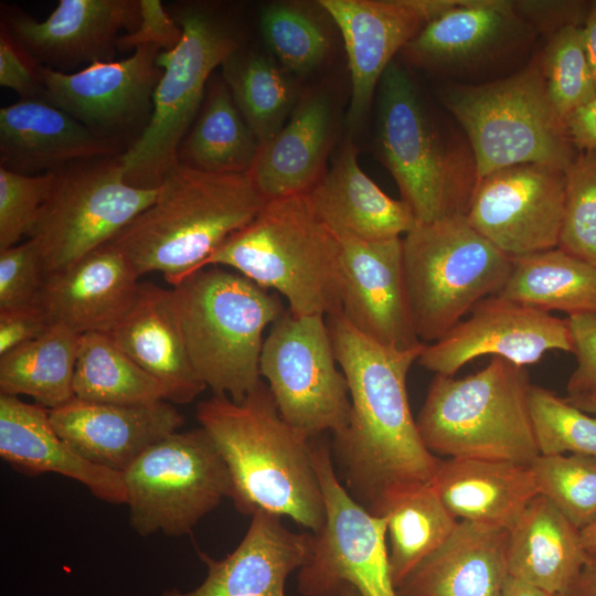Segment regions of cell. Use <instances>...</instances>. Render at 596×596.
I'll use <instances>...</instances> for the list:
<instances>
[{
    "mask_svg": "<svg viewBox=\"0 0 596 596\" xmlns=\"http://www.w3.org/2000/svg\"><path fill=\"white\" fill-rule=\"evenodd\" d=\"M566 319L572 353L577 362L567 383V395L596 392V312L572 315Z\"/></svg>",
    "mask_w": 596,
    "mask_h": 596,
    "instance_id": "obj_48",
    "label": "cell"
},
{
    "mask_svg": "<svg viewBox=\"0 0 596 596\" xmlns=\"http://www.w3.org/2000/svg\"><path fill=\"white\" fill-rule=\"evenodd\" d=\"M260 145L223 77L210 79L200 111L178 149V163L211 173H248Z\"/></svg>",
    "mask_w": 596,
    "mask_h": 596,
    "instance_id": "obj_33",
    "label": "cell"
},
{
    "mask_svg": "<svg viewBox=\"0 0 596 596\" xmlns=\"http://www.w3.org/2000/svg\"><path fill=\"white\" fill-rule=\"evenodd\" d=\"M57 434L83 458L124 472L146 449L184 424L168 401L123 405L82 401L49 409Z\"/></svg>",
    "mask_w": 596,
    "mask_h": 596,
    "instance_id": "obj_21",
    "label": "cell"
},
{
    "mask_svg": "<svg viewBox=\"0 0 596 596\" xmlns=\"http://www.w3.org/2000/svg\"><path fill=\"white\" fill-rule=\"evenodd\" d=\"M76 398L137 405L166 400L163 386L130 359L107 333L81 334L73 380Z\"/></svg>",
    "mask_w": 596,
    "mask_h": 596,
    "instance_id": "obj_37",
    "label": "cell"
},
{
    "mask_svg": "<svg viewBox=\"0 0 596 596\" xmlns=\"http://www.w3.org/2000/svg\"><path fill=\"white\" fill-rule=\"evenodd\" d=\"M529 407L540 455L596 457V415L533 384L529 392Z\"/></svg>",
    "mask_w": 596,
    "mask_h": 596,
    "instance_id": "obj_42",
    "label": "cell"
},
{
    "mask_svg": "<svg viewBox=\"0 0 596 596\" xmlns=\"http://www.w3.org/2000/svg\"><path fill=\"white\" fill-rule=\"evenodd\" d=\"M582 36L586 57L596 86V2H593L582 24Z\"/></svg>",
    "mask_w": 596,
    "mask_h": 596,
    "instance_id": "obj_51",
    "label": "cell"
},
{
    "mask_svg": "<svg viewBox=\"0 0 596 596\" xmlns=\"http://www.w3.org/2000/svg\"><path fill=\"white\" fill-rule=\"evenodd\" d=\"M333 107L323 92L301 97L284 127L262 145L248 172L266 200L309 193L326 173Z\"/></svg>",
    "mask_w": 596,
    "mask_h": 596,
    "instance_id": "obj_29",
    "label": "cell"
},
{
    "mask_svg": "<svg viewBox=\"0 0 596 596\" xmlns=\"http://www.w3.org/2000/svg\"><path fill=\"white\" fill-rule=\"evenodd\" d=\"M310 449L326 521L299 570V593L339 596L348 584L361 596H398L390 570L385 517L366 511L341 485L331 449L320 436L310 439Z\"/></svg>",
    "mask_w": 596,
    "mask_h": 596,
    "instance_id": "obj_14",
    "label": "cell"
},
{
    "mask_svg": "<svg viewBox=\"0 0 596 596\" xmlns=\"http://www.w3.org/2000/svg\"><path fill=\"white\" fill-rule=\"evenodd\" d=\"M123 475L129 523L141 536L188 534L232 494L227 466L201 426L150 446Z\"/></svg>",
    "mask_w": 596,
    "mask_h": 596,
    "instance_id": "obj_12",
    "label": "cell"
},
{
    "mask_svg": "<svg viewBox=\"0 0 596 596\" xmlns=\"http://www.w3.org/2000/svg\"><path fill=\"white\" fill-rule=\"evenodd\" d=\"M383 517L390 570L396 588L447 540L459 521L445 507L433 482L394 499Z\"/></svg>",
    "mask_w": 596,
    "mask_h": 596,
    "instance_id": "obj_38",
    "label": "cell"
},
{
    "mask_svg": "<svg viewBox=\"0 0 596 596\" xmlns=\"http://www.w3.org/2000/svg\"><path fill=\"white\" fill-rule=\"evenodd\" d=\"M171 287L195 372L213 395L242 402L262 380L263 334L287 311L281 299L221 266L199 269Z\"/></svg>",
    "mask_w": 596,
    "mask_h": 596,
    "instance_id": "obj_5",
    "label": "cell"
},
{
    "mask_svg": "<svg viewBox=\"0 0 596 596\" xmlns=\"http://www.w3.org/2000/svg\"><path fill=\"white\" fill-rule=\"evenodd\" d=\"M139 278L126 257L106 244L45 277L38 305L51 326L78 334L109 333L129 309Z\"/></svg>",
    "mask_w": 596,
    "mask_h": 596,
    "instance_id": "obj_23",
    "label": "cell"
},
{
    "mask_svg": "<svg viewBox=\"0 0 596 596\" xmlns=\"http://www.w3.org/2000/svg\"><path fill=\"white\" fill-rule=\"evenodd\" d=\"M44 279L40 255L30 240L0 251V311L38 305Z\"/></svg>",
    "mask_w": 596,
    "mask_h": 596,
    "instance_id": "obj_45",
    "label": "cell"
},
{
    "mask_svg": "<svg viewBox=\"0 0 596 596\" xmlns=\"http://www.w3.org/2000/svg\"><path fill=\"white\" fill-rule=\"evenodd\" d=\"M587 557L581 530L542 494L509 531L508 575L551 596L570 593Z\"/></svg>",
    "mask_w": 596,
    "mask_h": 596,
    "instance_id": "obj_32",
    "label": "cell"
},
{
    "mask_svg": "<svg viewBox=\"0 0 596 596\" xmlns=\"http://www.w3.org/2000/svg\"><path fill=\"white\" fill-rule=\"evenodd\" d=\"M402 249L412 320L425 344L444 337L482 299L497 295L513 264L466 215L416 223L402 237Z\"/></svg>",
    "mask_w": 596,
    "mask_h": 596,
    "instance_id": "obj_9",
    "label": "cell"
},
{
    "mask_svg": "<svg viewBox=\"0 0 596 596\" xmlns=\"http://www.w3.org/2000/svg\"><path fill=\"white\" fill-rule=\"evenodd\" d=\"M195 415L227 466L238 512L263 510L321 531L326 509L311 438L285 422L263 380L242 402L213 395L198 404Z\"/></svg>",
    "mask_w": 596,
    "mask_h": 596,
    "instance_id": "obj_2",
    "label": "cell"
},
{
    "mask_svg": "<svg viewBox=\"0 0 596 596\" xmlns=\"http://www.w3.org/2000/svg\"><path fill=\"white\" fill-rule=\"evenodd\" d=\"M530 465L540 494L577 529L596 522V457L539 455Z\"/></svg>",
    "mask_w": 596,
    "mask_h": 596,
    "instance_id": "obj_40",
    "label": "cell"
},
{
    "mask_svg": "<svg viewBox=\"0 0 596 596\" xmlns=\"http://www.w3.org/2000/svg\"><path fill=\"white\" fill-rule=\"evenodd\" d=\"M570 141L578 151H596V97L565 119Z\"/></svg>",
    "mask_w": 596,
    "mask_h": 596,
    "instance_id": "obj_50",
    "label": "cell"
},
{
    "mask_svg": "<svg viewBox=\"0 0 596 596\" xmlns=\"http://www.w3.org/2000/svg\"><path fill=\"white\" fill-rule=\"evenodd\" d=\"M555 350L572 352L567 319L492 295L444 337L424 344L417 362L435 374L453 376L482 355L526 366Z\"/></svg>",
    "mask_w": 596,
    "mask_h": 596,
    "instance_id": "obj_17",
    "label": "cell"
},
{
    "mask_svg": "<svg viewBox=\"0 0 596 596\" xmlns=\"http://www.w3.org/2000/svg\"><path fill=\"white\" fill-rule=\"evenodd\" d=\"M259 374L287 424L307 438L341 433L351 413L349 385L324 316L287 310L264 339Z\"/></svg>",
    "mask_w": 596,
    "mask_h": 596,
    "instance_id": "obj_13",
    "label": "cell"
},
{
    "mask_svg": "<svg viewBox=\"0 0 596 596\" xmlns=\"http://www.w3.org/2000/svg\"><path fill=\"white\" fill-rule=\"evenodd\" d=\"M54 179V171L29 175L0 167V251L29 236Z\"/></svg>",
    "mask_w": 596,
    "mask_h": 596,
    "instance_id": "obj_44",
    "label": "cell"
},
{
    "mask_svg": "<svg viewBox=\"0 0 596 596\" xmlns=\"http://www.w3.org/2000/svg\"><path fill=\"white\" fill-rule=\"evenodd\" d=\"M115 155L123 152L45 100H19L0 109V167L9 171L35 175Z\"/></svg>",
    "mask_w": 596,
    "mask_h": 596,
    "instance_id": "obj_24",
    "label": "cell"
},
{
    "mask_svg": "<svg viewBox=\"0 0 596 596\" xmlns=\"http://www.w3.org/2000/svg\"><path fill=\"white\" fill-rule=\"evenodd\" d=\"M139 21L140 0H60L43 21L15 6H1V26L39 64L64 73L113 61L119 32H134Z\"/></svg>",
    "mask_w": 596,
    "mask_h": 596,
    "instance_id": "obj_19",
    "label": "cell"
},
{
    "mask_svg": "<svg viewBox=\"0 0 596 596\" xmlns=\"http://www.w3.org/2000/svg\"><path fill=\"white\" fill-rule=\"evenodd\" d=\"M222 77L259 145L284 127L296 106L289 74L269 55L241 45L222 63Z\"/></svg>",
    "mask_w": 596,
    "mask_h": 596,
    "instance_id": "obj_36",
    "label": "cell"
},
{
    "mask_svg": "<svg viewBox=\"0 0 596 596\" xmlns=\"http://www.w3.org/2000/svg\"><path fill=\"white\" fill-rule=\"evenodd\" d=\"M326 319L351 400L348 425L333 435L331 456L351 497L383 517L394 499L430 483L441 460L425 446L406 390L424 344L395 350L362 336L341 312Z\"/></svg>",
    "mask_w": 596,
    "mask_h": 596,
    "instance_id": "obj_1",
    "label": "cell"
},
{
    "mask_svg": "<svg viewBox=\"0 0 596 596\" xmlns=\"http://www.w3.org/2000/svg\"><path fill=\"white\" fill-rule=\"evenodd\" d=\"M572 596H596V555H589L576 582L571 588Z\"/></svg>",
    "mask_w": 596,
    "mask_h": 596,
    "instance_id": "obj_52",
    "label": "cell"
},
{
    "mask_svg": "<svg viewBox=\"0 0 596 596\" xmlns=\"http://www.w3.org/2000/svg\"><path fill=\"white\" fill-rule=\"evenodd\" d=\"M444 103L468 137L478 180L523 163L565 171L577 155L549 97L541 58L502 79L450 87Z\"/></svg>",
    "mask_w": 596,
    "mask_h": 596,
    "instance_id": "obj_8",
    "label": "cell"
},
{
    "mask_svg": "<svg viewBox=\"0 0 596 596\" xmlns=\"http://www.w3.org/2000/svg\"><path fill=\"white\" fill-rule=\"evenodd\" d=\"M376 147L417 223L466 215L478 179L457 172L412 77L394 61L379 83Z\"/></svg>",
    "mask_w": 596,
    "mask_h": 596,
    "instance_id": "obj_11",
    "label": "cell"
},
{
    "mask_svg": "<svg viewBox=\"0 0 596 596\" xmlns=\"http://www.w3.org/2000/svg\"><path fill=\"white\" fill-rule=\"evenodd\" d=\"M555 596H572V595H570V594H557Z\"/></svg>",
    "mask_w": 596,
    "mask_h": 596,
    "instance_id": "obj_57",
    "label": "cell"
},
{
    "mask_svg": "<svg viewBox=\"0 0 596 596\" xmlns=\"http://www.w3.org/2000/svg\"><path fill=\"white\" fill-rule=\"evenodd\" d=\"M182 30L160 0H140V21L134 32L121 34L117 42L120 52L142 45H155L161 51L174 49Z\"/></svg>",
    "mask_w": 596,
    "mask_h": 596,
    "instance_id": "obj_47",
    "label": "cell"
},
{
    "mask_svg": "<svg viewBox=\"0 0 596 596\" xmlns=\"http://www.w3.org/2000/svg\"><path fill=\"white\" fill-rule=\"evenodd\" d=\"M107 334L163 386L168 402L191 403L206 389L187 352L170 289L140 283L129 309Z\"/></svg>",
    "mask_w": 596,
    "mask_h": 596,
    "instance_id": "obj_26",
    "label": "cell"
},
{
    "mask_svg": "<svg viewBox=\"0 0 596 596\" xmlns=\"http://www.w3.org/2000/svg\"><path fill=\"white\" fill-rule=\"evenodd\" d=\"M456 0H320L343 38L351 79L347 123L355 131L370 110L375 88L417 33Z\"/></svg>",
    "mask_w": 596,
    "mask_h": 596,
    "instance_id": "obj_18",
    "label": "cell"
},
{
    "mask_svg": "<svg viewBox=\"0 0 596 596\" xmlns=\"http://www.w3.org/2000/svg\"><path fill=\"white\" fill-rule=\"evenodd\" d=\"M565 206V171L523 163L477 181L466 219L511 258L558 247Z\"/></svg>",
    "mask_w": 596,
    "mask_h": 596,
    "instance_id": "obj_16",
    "label": "cell"
},
{
    "mask_svg": "<svg viewBox=\"0 0 596 596\" xmlns=\"http://www.w3.org/2000/svg\"><path fill=\"white\" fill-rule=\"evenodd\" d=\"M509 530L459 520L396 588L398 596H502Z\"/></svg>",
    "mask_w": 596,
    "mask_h": 596,
    "instance_id": "obj_27",
    "label": "cell"
},
{
    "mask_svg": "<svg viewBox=\"0 0 596 596\" xmlns=\"http://www.w3.org/2000/svg\"><path fill=\"white\" fill-rule=\"evenodd\" d=\"M502 596H551V595L522 581L508 576L503 590H502Z\"/></svg>",
    "mask_w": 596,
    "mask_h": 596,
    "instance_id": "obj_53",
    "label": "cell"
},
{
    "mask_svg": "<svg viewBox=\"0 0 596 596\" xmlns=\"http://www.w3.org/2000/svg\"><path fill=\"white\" fill-rule=\"evenodd\" d=\"M182 30L178 45L161 51L162 75L153 110L141 136L121 155L126 181L141 189L159 188L178 164V149L195 120L214 70L242 45L234 23L199 2L167 7Z\"/></svg>",
    "mask_w": 596,
    "mask_h": 596,
    "instance_id": "obj_7",
    "label": "cell"
},
{
    "mask_svg": "<svg viewBox=\"0 0 596 596\" xmlns=\"http://www.w3.org/2000/svg\"><path fill=\"white\" fill-rule=\"evenodd\" d=\"M355 143L347 138L332 167L308 193L316 212L337 236L361 241L404 236L417 223L413 212L364 173Z\"/></svg>",
    "mask_w": 596,
    "mask_h": 596,
    "instance_id": "obj_28",
    "label": "cell"
},
{
    "mask_svg": "<svg viewBox=\"0 0 596 596\" xmlns=\"http://www.w3.org/2000/svg\"><path fill=\"white\" fill-rule=\"evenodd\" d=\"M338 237L342 246L343 318L362 336L387 348L406 351L425 344L412 320L402 237Z\"/></svg>",
    "mask_w": 596,
    "mask_h": 596,
    "instance_id": "obj_20",
    "label": "cell"
},
{
    "mask_svg": "<svg viewBox=\"0 0 596 596\" xmlns=\"http://www.w3.org/2000/svg\"><path fill=\"white\" fill-rule=\"evenodd\" d=\"M79 339L81 334L54 324L41 337L0 355L1 394L31 396L46 409L72 401Z\"/></svg>",
    "mask_w": 596,
    "mask_h": 596,
    "instance_id": "obj_35",
    "label": "cell"
},
{
    "mask_svg": "<svg viewBox=\"0 0 596 596\" xmlns=\"http://www.w3.org/2000/svg\"><path fill=\"white\" fill-rule=\"evenodd\" d=\"M0 456L15 470L36 476L55 472L86 486L108 503H126L123 472L79 456L53 427L49 409L0 394Z\"/></svg>",
    "mask_w": 596,
    "mask_h": 596,
    "instance_id": "obj_25",
    "label": "cell"
},
{
    "mask_svg": "<svg viewBox=\"0 0 596 596\" xmlns=\"http://www.w3.org/2000/svg\"><path fill=\"white\" fill-rule=\"evenodd\" d=\"M207 266L230 268L279 292L295 316L341 312V242L308 193L267 200L251 223L211 255Z\"/></svg>",
    "mask_w": 596,
    "mask_h": 596,
    "instance_id": "obj_4",
    "label": "cell"
},
{
    "mask_svg": "<svg viewBox=\"0 0 596 596\" xmlns=\"http://www.w3.org/2000/svg\"><path fill=\"white\" fill-rule=\"evenodd\" d=\"M266 201L249 173H211L178 163L157 199L108 244L139 277L160 273L173 286L202 269Z\"/></svg>",
    "mask_w": 596,
    "mask_h": 596,
    "instance_id": "obj_3",
    "label": "cell"
},
{
    "mask_svg": "<svg viewBox=\"0 0 596 596\" xmlns=\"http://www.w3.org/2000/svg\"><path fill=\"white\" fill-rule=\"evenodd\" d=\"M497 295L547 312H596V266L560 247L517 257Z\"/></svg>",
    "mask_w": 596,
    "mask_h": 596,
    "instance_id": "obj_34",
    "label": "cell"
},
{
    "mask_svg": "<svg viewBox=\"0 0 596 596\" xmlns=\"http://www.w3.org/2000/svg\"><path fill=\"white\" fill-rule=\"evenodd\" d=\"M51 324L39 305L0 311V355L45 333Z\"/></svg>",
    "mask_w": 596,
    "mask_h": 596,
    "instance_id": "obj_49",
    "label": "cell"
},
{
    "mask_svg": "<svg viewBox=\"0 0 596 596\" xmlns=\"http://www.w3.org/2000/svg\"><path fill=\"white\" fill-rule=\"evenodd\" d=\"M526 366L491 358L477 373L435 374L416 417L435 456L530 465L539 455Z\"/></svg>",
    "mask_w": 596,
    "mask_h": 596,
    "instance_id": "obj_6",
    "label": "cell"
},
{
    "mask_svg": "<svg viewBox=\"0 0 596 596\" xmlns=\"http://www.w3.org/2000/svg\"><path fill=\"white\" fill-rule=\"evenodd\" d=\"M558 247L596 266V151H578L565 170Z\"/></svg>",
    "mask_w": 596,
    "mask_h": 596,
    "instance_id": "obj_43",
    "label": "cell"
},
{
    "mask_svg": "<svg viewBox=\"0 0 596 596\" xmlns=\"http://www.w3.org/2000/svg\"><path fill=\"white\" fill-rule=\"evenodd\" d=\"M521 29L515 4L502 0H456L401 51L429 70H461L500 51Z\"/></svg>",
    "mask_w": 596,
    "mask_h": 596,
    "instance_id": "obj_30",
    "label": "cell"
},
{
    "mask_svg": "<svg viewBox=\"0 0 596 596\" xmlns=\"http://www.w3.org/2000/svg\"><path fill=\"white\" fill-rule=\"evenodd\" d=\"M259 29L272 54L289 75L310 74L329 50L328 38L317 21L292 4L264 7L259 13Z\"/></svg>",
    "mask_w": 596,
    "mask_h": 596,
    "instance_id": "obj_39",
    "label": "cell"
},
{
    "mask_svg": "<svg viewBox=\"0 0 596 596\" xmlns=\"http://www.w3.org/2000/svg\"><path fill=\"white\" fill-rule=\"evenodd\" d=\"M160 52L155 45H142L126 58L94 62L72 73L41 66V99L124 153L150 121L162 75Z\"/></svg>",
    "mask_w": 596,
    "mask_h": 596,
    "instance_id": "obj_15",
    "label": "cell"
},
{
    "mask_svg": "<svg viewBox=\"0 0 596 596\" xmlns=\"http://www.w3.org/2000/svg\"><path fill=\"white\" fill-rule=\"evenodd\" d=\"M339 596H361V595L359 594V592L354 587L345 584L342 587L341 593H340Z\"/></svg>",
    "mask_w": 596,
    "mask_h": 596,
    "instance_id": "obj_56",
    "label": "cell"
},
{
    "mask_svg": "<svg viewBox=\"0 0 596 596\" xmlns=\"http://www.w3.org/2000/svg\"><path fill=\"white\" fill-rule=\"evenodd\" d=\"M39 64L1 26L0 30V85L15 92L20 100L41 99L42 81Z\"/></svg>",
    "mask_w": 596,
    "mask_h": 596,
    "instance_id": "obj_46",
    "label": "cell"
},
{
    "mask_svg": "<svg viewBox=\"0 0 596 596\" xmlns=\"http://www.w3.org/2000/svg\"><path fill=\"white\" fill-rule=\"evenodd\" d=\"M541 62L549 97L565 124L574 110L596 97L582 25L565 24L557 28L547 42Z\"/></svg>",
    "mask_w": 596,
    "mask_h": 596,
    "instance_id": "obj_41",
    "label": "cell"
},
{
    "mask_svg": "<svg viewBox=\"0 0 596 596\" xmlns=\"http://www.w3.org/2000/svg\"><path fill=\"white\" fill-rule=\"evenodd\" d=\"M432 482L456 519L509 531L540 494L531 465L511 461L441 459Z\"/></svg>",
    "mask_w": 596,
    "mask_h": 596,
    "instance_id": "obj_31",
    "label": "cell"
},
{
    "mask_svg": "<svg viewBox=\"0 0 596 596\" xmlns=\"http://www.w3.org/2000/svg\"><path fill=\"white\" fill-rule=\"evenodd\" d=\"M566 400L584 412L596 415V392L567 395Z\"/></svg>",
    "mask_w": 596,
    "mask_h": 596,
    "instance_id": "obj_54",
    "label": "cell"
},
{
    "mask_svg": "<svg viewBox=\"0 0 596 596\" xmlns=\"http://www.w3.org/2000/svg\"><path fill=\"white\" fill-rule=\"evenodd\" d=\"M125 179L121 155L77 161L54 179L28 240L47 277L108 244L158 196Z\"/></svg>",
    "mask_w": 596,
    "mask_h": 596,
    "instance_id": "obj_10",
    "label": "cell"
},
{
    "mask_svg": "<svg viewBox=\"0 0 596 596\" xmlns=\"http://www.w3.org/2000/svg\"><path fill=\"white\" fill-rule=\"evenodd\" d=\"M280 518L256 511L241 543L222 560L196 549L205 579L192 590L166 589L162 596H286V581L309 560L315 533L292 532Z\"/></svg>",
    "mask_w": 596,
    "mask_h": 596,
    "instance_id": "obj_22",
    "label": "cell"
},
{
    "mask_svg": "<svg viewBox=\"0 0 596 596\" xmlns=\"http://www.w3.org/2000/svg\"><path fill=\"white\" fill-rule=\"evenodd\" d=\"M582 543L589 555H596V522L581 530Z\"/></svg>",
    "mask_w": 596,
    "mask_h": 596,
    "instance_id": "obj_55",
    "label": "cell"
}]
</instances>
